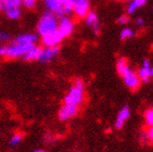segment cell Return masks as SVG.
I'll return each instance as SVG.
<instances>
[{
	"label": "cell",
	"instance_id": "obj_29",
	"mask_svg": "<svg viewBox=\"0 0 153 152\" xmlns=\"http://www.w3.org/2000/svg\"><path fill=\"white\" fill-rule=\"evenodd\" d=\"M34 152H45L44 150H36V151H34Z\"/></svg>",
	"mask_w": 153,
	"mask_h": 152
},
{
	"label": "cell",
	"instance_id": "obj_20",
	"mask_svg": "<svg viewBox=\"0 0 153 152\" xmlns=\"http://www.w3.org/2000/svg\"><path fill=\"white\" fill-rule=\"evenodd\" d=\"M135 37V32L129 27H125L122 29L121 32V38L122 39H128V38Z\"/></svg>",
	"mask_w": 153,
	"mask_h": 152
},
{
	"label": "cell",
	"instance_id": "obj_16",
	"mask_svg": "<svg viewBox=\"0 0 153 152\" xmlns=\"http://www.w3.org/2000/svg\"><path fill=\"white\" fill-rule=\"evenodd\" d=\"M22 0H0V11H6L10 8L21 7Z\"/></svg>",
	"mask_w": 153,
	"mask_h": 152
},
{
	"label": "cell",
	"instance_id": "obj_10",
	"mask_svg": "<svg viewBox=\"0 0 153 152\" xmlns=\"http://www.w3.org/2000/svg\"><path fill=\"white\" fill-rule=\"evenodd\" d=\"M123 78L124 82H125V85L128 88H130L131 90H136L140 85V78L134 73L133 71L129 74H127L126 76H124Z\"/></svg>",
	"mask_w": 153,
	"mask_h": 152
},
{
	"label": "cell",
	"instance_id": "obj_1",
	"mask_svg": "<svg viewBox=\"0 0 153 152\" xmlns=\"http://www.w3.org/2000/svg\"><path fill=\"white\" fill-rule=\"evenodd\" d=\"M58 29V18L50 11L45 12L37 24V33L40 36H45Z\"/></svg>",
	"mask_w": 153,
	"mask_h": 152
},
{
	"label": "cell",
	"instance_id": "obj_28",
	"mask_svg": "<svg viewBox=\"0 0 153 152\" xmlns=\"http://www.w3.org/2000/svg\"><path fill=\"white\" fill-rule=\"evenodd\" d=\"M150 77H153V67H150Z\"/></svg>",
	"mask_w": 153,
	"mask_h": 152
},
{
	"label": "cell",
	"instance_id": "obj_17",
	"mask_svg": "<svg viewBox=\"0 0 153 152\" xmlns=\"http://www.w3.org/2000/svg\"><path fill=\"white\" fill-rule=\"evenodd\" d=\"M6 14L8 19L10 20H18L21 16V8L20 7H15V8H10V9L6 10Z\"/></svg>",
	"mask_w": 153,
	"mask_h": 152
},
{
	"label": "cell",
	"instance_id": "obj_13",
	"mask_svg": "<svg viewBox=\"0 0 153 152\" xmlns=\"http://www.w3.org/2000/svg\"><path fill=\"white\" fill-rule=\"evenodd\" d=\"M129 115H130L129 108L126 105V107H124L121 111H120V113H118L117 120H116V123H115V127L117 129H121L122 127H123L124 123H125V121L129 117Z\"/></svg>",
	"mask_w": 153,
	"mask_h": 152
},
{
	"label": "cell",
	"instance_id": "obj_7",
	"mask_svg": "<svg viewBox=\"0 0 153 152\" xmlns=\"http://www.w3.org/2000/svg\"><path fill=\"white\" fill-rule=\"evenodd\" d=\"M44 1L47 9L52 13H54L56 16L65 15L63 12V8H62L61 0H44Z\"/></svg>",
	"mask_w": 153,
	"mask_h": 152
},
{
	"label": "cell",
	"instance_id": "obj_8",
	"mask_svg": "<svg viewBox=\"0 0 153 152\" xmlns=\"http://www.w3.org/2000/svg\"><path fill=\"white\" fill-rule=\"evenodd\" d=\"M77 113V105H72V104H66L65 103L63 107L61 108L59 112V117L60 120L65 121L72 117Z\"/></svg>",
	"mask_w": 153,
	"mask_h": 152
},
{
	"label": "cell",
	"instance_id": "obj_23",
	"mask_svg": "<svg viewBox=\"0 0 153 152\" xmlns=\"http://www.w3.org/2000/svg\"><path fill=\"white\" fill-rule=\"evenodd\" d=\"M36 2H37V0H22V4H24L28 9L34 8L36 6Z\"/></svg>",
	"mask_w": 153,
	"mask_h": 152
},
{
	"label": "cell",
	"instance_id": "obj_18",
	"mask_svg": "<svg viewBox=\"0 0 153 152\" xmlns=\"http://www.w3.org/2000/svg\"><path fill=\"white\" fill-rule=\"evenodd\" d=\"M74 1H75V0H61L62 8H63L64 14H70L71 12H73Z\"/></svg>",
	"mask_w": 153,
	"mask_h": 152
},
{
	"label": "cell",
	"instance_id": "obj_4",
	"mask_svg": "<svg viewBox=\"0 0 153 152\" xmlns=\"http://www.w3.org/2000/svg\"><path fill=\"white\" fill-rule=\"evenodd\" d=\"M63 36L61 35V33L56 29L54 32L49 33L47 35L41 36V42L46 47H51V46H58V45L63 40Z\"/></svg>",
	"mask_w": 153,
	"mask_h": 152
},
{
	"label": "cell",
	"instance_id": "obj_19",
	"mask_svg": "<svg viewBox=\"0 0 153 152\" xmlns=\"http://www.w3.org/2000/svg\"><path fill=\"white\" fill-rule=\"evenodd\" d=\"M116 67H117V72L120 75L124 73V71L126 70L127 67H128V64H127V61L125 59L123 58H120L117 60V64H116Z\"/></svg>",
	"mask_w": 153,
	"mask_h": 152
},
{
	"label": "cell",
	"instance_id": "obj_25",
	"mask_svg": "<svg viewBox=\"0 0 153 152\" xmlns=\"http://www.w3.org/2000/svg\"><path fill=\"white\" fill-rule=\"evenodd\" d=\"M128 21H129V18H128L127 15H121V16L117 19V22L120 24H126V23H128Z\"/></svg>",
	"mask_w": 153,
	"mask_h": 152
},
{
	"label": "cell",
	"instance_id": "obj_22",
	"mask_svg": "<svg viewBox=\"0 0 153 152\" xmlns=\"http://www.w3.org/2000/svg\"><path fill=\"white\" fill-rule=\"evenodd\" d=\"M22 139H23V136H22L21 134L14 135V136L11 138V140H10V145H12V146H15V145L20 143L21 141H22Z\"/></svg>",
	"mask_w": 153,
	"mask_h": 152
},
{
	"label": "cell",
	"instance_id": "obj_5",
	"mask_svg": "<svg viewBox=\"0 0 153 152\" xmlns=\"http://www.w3.org/2000/svg\"><path fill=\"white\" fill-rule=\"evenodd\" d=\"M89 7H90L89 0H75L73 12L78 18H85V15L89 12Z\"/></svg>",
	"mask_w": 153,
	"mask_h": 152
},
{
	"label": "cell",
	"instance_id": "obj_21",
	"mask_svg": "<svg viewBox=\"0 0 153 152\" xmlns=\"http://www.w3.org/2000/svg\"><path fill=\"white\" fill-rule=\"evenodd\" d=\"M146 122L150 126L153 125V109H149L146 112Z\"/></svg>",
	"mask_w": 153,
	"mask_h": 152
},
{
	"label": "cell",
	"instance_id": "obj_11",
	"mask_svg": "<svg viewBox=\"0 0 153 152\" xmlns=\"http://www.w3.org/2000/svg\"><path fill=\"white\" fill-rule=\"evenodd\" d=\"M40 50H41L40 47L36 46V45H33L32 47L24 53L22 58L24 60H26V61H35V60H38L39 54H40Z\"/></svg>",
	"mask_w": 153,
	"mask_h": 152
},
{
	"label": "cell",
	"instance_id": "obj_26",
	"mask_svg": "<svg viewBox=\"0 0 153 152\" xmlns=\"http://www.w3.org/2000/svg\"><path fill=\"white\" fill-rule=\"evenodd\" d=\"M136 25L139 27H142L144 25V20L142 18H139L136 20Z\"/></svg>",
	"mask_w": 153,
	"mask_h": 152
},
{
	"label": "cell",
	"instance_id": "obj_6",
	"mask_svg": "<svg viewBox=\"0 0 153 152\" xmlns=\"http://www.w3.org/2000/svg\"><path fill=\"white\" fill-rule=\"evenodd\" d=\"M59 47L58 46H51V47H45L44 49L40 50L38 60L41 62H49L51 61L56 54L59 53Z\"/></svg>",
	"mask_w": 153,
	"mask_h": 152
},
{
	"label": "cell",
	"instance_id": "obj_15",
	"mask_svg": "<svg viewBox=\"0 0 153 152\" xmlns=\"http://www.w3.org/2000/svg\"><path fill=\"white\" fill-rule=\"evenodd\" d=\"M146 2H147V0H130L126 8L127 13H128V14H133L137 9L143 7L144 4H146Z\"/></svg>",
	"mask_w": 153,
	"mask_h": 152
},
{
	"label": "cell",
	"instance_id": "obj_9",
	"mask_svg": "<svg viewBox=\"0 0 153 152\" xmlns=\"http://www.w3.org/2000/svg\"><path fill=\"white\" fill-rule=\"evenodd\" d=\"M85 20L86 24L91 27L94 34H98L99 31H100V23H99V19H98L97 14L94 11H89L85 15Z\"/></svg>",
	"mask_w": 153,
	"mask_h": 152
},
{
	"label": "cell",
	"instance_id": "obj_27",
	"mask_svg": "<svg viewBox=\"0 0 153 152\" xmlns=\"http://www.w3.org/2000/svg\"><path fill=\"white\" fill-rule=\"evenodd\" d=\"M148 136H149V138L153 141V125L151 126L150 129H149V132H148Z\"/></svg>",
	"mask_w": 153,
	"mask_h": 152
},
{
	"label": "cell",
	"instance_id": "obj_3",
	"mask_svg": "<svg viewBox=\"0 0 153 152\" xmlns=\"http://www.w3.org/2000/svg\"><path fill=\"white\" fill-rule=\"evenodd\" d=\"M58 31L61 33L63 37H68L73 33L74 31V23L73 21L66 15L60 16V20H58Z\"/></svg>",
	"mask_w": 153,
	"mask_h": 152
},
{
	"label": "cell",
	"instance_id": "obj_2",
	"mask_svg": "<svg viewBox=\"0 0 153 152\" xmlns=\"http://www.w3.org/2000/svg\"><path fill=\"white\" fill-rule=\"evenodd\" d=\"M84 99V83L82 79L77 78L74 82V85L68 90V95L64 98V102L66 104L72 105H78L82 102Z\"/></svg>",
	"mask_w": 153,
	"mask_h": 152
},
{
	"label": "cell",
	"instance_id": "obj_14",
	"mask_svg": "<svg viewBox=\"0 0 153 152\" xmlns=\"http://www.w3.org/2000/svg\"><path fill=\"white\" fill-rule=\"evenodd\" d=\"M150 63L148 60H144L142 63V67L139 70L138 72V77L140 78V80L147 83L150 79Z\"/></svg>",
	"mask_w": 153,
	"mask_h": 152
},
{
	"label": "cell",
	"instance_id": "obj_24",
	"mask_svg": "<svg viewBox=\"0 0 153 152\" xmlns=\"http://www.w3.org/2000/svg\"><path fill=\"white\" fill-rule=\"evenodd\" d=\"M10 39V35L7 32H0V41L1 42H4V41H8Z\"/></svg>",
	"mask_w": 153,
	"mask_h": 152
},
{
	"label": "cell",
	"instance_id": "obj_12",
	"mask_svg": "<svg viewBox=\"0 0 153 152\" xmlns=\"http://www.w3.org/2000/svg\"><path fill=\"white\" fill-rule=\"evenodd\" d=\"M15 42H19V44H24V45H35L36 41H37V35L35 34H28V33H25V34H21L18 37L15 38Z\"/></svg>",
	"mask_w": 153,
	"mask_h": 152
},
{
	"label": "cell",
	"instance_id": "obj_30",
	"mask_svg": "<svg viewBox=\"0 0 153 152\" xmlns=\"http://www.w3.org/2000/svg\"><path fill=\"white\" fill-rule=\"evenodd\" d=\"M125 1H130V0H125Z\"/></svg>",
	"mask_w": 153,
	"mask_h": 152
}]
</instances>
